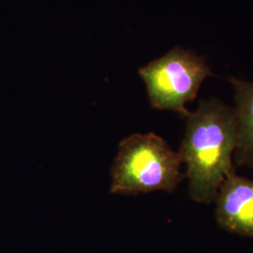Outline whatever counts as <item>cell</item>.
I'll return each mask as SVG.
<instances>
[{
    "label": "cell",
    "mask_w": 253,
    "mask_h": 253,
    "mask_svg": "<svg viewBox=\"0 0 253 253\" xmlns=\"http://www.w3.org/2000/svg\"><path fill=\"white\" fill-rule=\"evenodd\" d=\"M181 145L185 177L189 179L191 199L211 204L230 172L235 170L232 159L236 145V117L216 99L202 100L198 109L187 117Z\"/></svg>",
    "instance_id": "cell-1"
},
{
    "label": "cell",
    "mask_w": 253,
    "mask_h": 253,
    "mask_svg": "<svg viewBox=\"0 0 253 253\" xmlns=\"http://www.w3.org/2000/svg\"><path fill=\"white\" fill-rule=\"evenodd\" d=\"M216 218L229 233L253 238V181L230 172L217 192Z\"/></svg>",
    "instance_id": "cell-4"
},
{
    "label": "cell",
    "mask_w": 253,
    "mask_h": 253,
    "mask_svg": "<svg viewBox=\"0 0 253 253\" xmlns=\"http://www.w3.org/2000/svg\"><path fill=\"white\" fill-rule=\"evenodd\" d=\"M229 80L235 89V163L253 170V82L241 81L234 77Z\"/></svg>",
    "instance_id": "cell-5"
},
{
    "label": "cell",
    "mask_w": 253,
    "mask_h": 253,
    "mask_svg": "<svg viewBox=\"0 0 253 253\" xmlns=\"http://www.w3.org/2000/svg\"><path fill=\"white\" fill-rule=\"evenodd\" d=\"M213 73L204 57L179 46L139 70L152 108L187 118L186 104L196 99L202 83Z\"/></svg>",
    "instance_id": "cell-3"
},
{
    "label": "cell",
    "mask_w": 253,
    "mask_h": 253,
    "mask_svg": "<svg viewBox=\"0 0 253 253\" xmlns=\"http://www.w3.org/2000/svg\"><path fill=\"white\" fill-rule=\"evenodd\" d=\"M180 154L154 133L133 134L118 146L113 165L111 192L137 195L156 190L172 192L185 174Z\"/></svg>",
    "instance_id": "cell-2"
}]
</instances>
